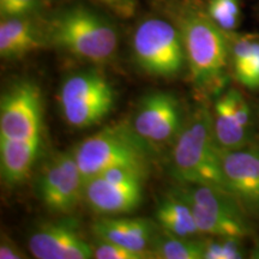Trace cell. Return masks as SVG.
Listing matches in <instances>:
<instances>
[{
	"instance_id": "obj_1",
	"label": "cell",
	"mask_w": 259,
	"mask_h": 259,
	"mask_svg": "<svg viewBox=\"0 0 259 259\" xmlns=\"http://www.w3.org/2000/svg\"><path fill=\"white\" fill-rule=\"evenodd\" d=\"M191 80L208 94L222 93L229 70L228 35L210 19L205 10L181 5L173 10Z\"/></svg>"
},
{
	"instance_id": "obj_2",
	"label": "cell",
	"mask_w": 259,
	"mask_h": 259,
	"mask_svg": "<svg viewBox=\"0 0 259 259\" xmlns=\"http://www.w3.org/2000/svg\"><path fill=\"white\" fill-rule=\"evenodd\" d=\"M48 45L77 59L105 64L118 50V31L105 16L85 5L67 6L47 19Z\"/></svg>"
},
{
	"instance_id": "obj_3",
	"label": "cell",
	"mask_w": 259,
	"mask_h": 259,
	"mask_svg": "<svg viewBox=\"0 0 259 259\" xmlns=\"http://www.w3.org/2000/svg\"><path fill=\"white\" fill-rule=\"evenodd\" d=\"M170 173L183 185H212L226 190L211 109L205 103L190 112L171 145Z\"/></svg>"
},
{
	"instance_id": "obj_4",
	"label": "cell",
	"mask_w": 259,
	"mask_h": 259,
	"mask_svg": "<svg viewBox=\"0 0 259 259\" xmlns=\"http://www.w3.org/2000/svg\"><path fill=\"white\" fill-rule=\"evenodd\" d=\"M84 181L112 169L131 168L149 174L153 149L126 122H119L89 136L73 149Z\"/></svg>"
},
{
	"instance_id": "obj_5",
	"label": "cell",
	"mask_w": 259,
	"mask_h": 259,
	"mask_svg": "<svg viewBox=\"0 0 259 259\" xmlns=\"http://www.w3.org/2000/svg\"><path fill=\"white\" fill-rule=\"evenodd\" d=\"M177 192L191 205L200 234L240 239L253 235L252 218L227 190L212 185H183Z\"/></svg>"
},
{
	"instance_id": "obj_6",
	"label": "cell",
	"mask_w": 259,
	"mask_h": 259,
	"mask_svg": "<svg viewBox=\"0 0 259 259\" xmlns=\"http://www.w3.org/2000/svg\"><path fill=\"white\" fill-rule=\"evenodd\" d=\"M136 63L150 76L171 78L186 63L183 38L176 23L148 17L137 25L132 36Z\"/></svg>"
},
{
	"instance_id": "obj_7",
	"label": "cell",
	"mask_w": 259,
	"mask_h": 259,
	"mask_svg": "<svg viewBox=\"0 0 259 259\" xmlns=\"http://www.w3.org/2000/svg\"><path fill=\"white\" fill-rule=\"evenodd\" d=\"M59 105L70 126L92 127L113 111L115 93L102 73L95 70L80 71L65 79L59 92Z\"/></svg>"
},
{
	"instance_id": "obj_8",
	"label": "cell",
	"mask_w": 259,
	"mask_h": 259,
	"mask_svg": "<svg viewBox=\"0 0 259 259\" xmlns=\"http://www.w3.org/2000/svg\"><path fill=\"white\" fill-rule=\"evenodd\" d=\"M148 174L131 168H112L90 178L84 185V200L101 216L131 213L143 202Z\"/></svg>"
},
{
	"instance_id": "obj_9",
	"label": "cell",
	"mask_w": 259,
	"mask_h": 259,
	"mask_svg": "<svg viewBox=\"0 0 259 259\" xmlns=\"http://www.w3.org/2000/svg\"><path fill=\"white\" fill-rule=\"evenodd\" d=\"M85 181L73 150L58 153L46 162L38 174V198L51 212L69 215L84 199Z\"/></svg>"
},
{
	"instance_id": "obj_10",
	"label": "cell",
	"mask_w": 259,
	"mask_h": 259,
	"mask_svg": "<svg viewBox=\"0 0 259 259\" xmlns=\"http://www.w3.org/2000/svg\"><path fill=\"white\" fill-rule=\"evenodd\" d=\"M185 120L178 97L170 93L156 92L142 99L131 125L155 153L174 144Z\"/></svg>"
},
{
	"instance_id": "obj_11",
	"label": "cell",
	"mask_w": 259,
	"mask_h": 259,
	"mask_svg": "<svg viewBox=\"0 0 259 259\" xmlns=\"http://www.w3.org/2000/svg\"><path fill=\"white\" fill-rule=\"evenodd\" d=\"M42 128L44 103L38 85L27 79L14 83L0 102V138L40 137Z\"/></svg>"
},
{
	"instance_id": "obj_12",
	"label": "cell",
	"mask_w": 259,
	"mask_h": 259,
	"mask_svg": "<svg viewBox=\"0 0 259 259\" xmlns=\"http://www.w3.org/2000/svg\"><path fill=\"white\" fill-rule=\"evenodd\" d=\"M226 190L252 220H259V141L238 149H220Z\"/></svg>"
},
{
	"instance_id": "obj_13",
	"label": "cell",
	"mask_w": 259,
	"mask_h": 259,
	"mask_svg": "<svg viewBox=\"0 0 259 259\" xmlns=\"http://www.w3.org/2000/svg\"><path fill=\"white\" fill-rule=\"evenodd\" d=\"M212 126L220 149H238L255 139L252 109L245 96L235 88L225 89L211 108Z\"/></svg>"
},
{
	"instance_id": "obj_14",
	"label": "cell",
	"mask_w": 259,
	"mask_h": 259,
	"mask_svg": "<svg viewBox=\"0 0 259 259\" xmlns=\"http://www.w3.org/2000/svg\"><path fill=\"white\" fill-rule=\"evenodd\" d=\"M28 248L37 259H90L93 245L83 238L78 225L69 219L44 222L29 236Z\"/></svg>"
},
{
	"instance_id": "obj_15",
	"label": "cell",
	"mask_w": 259,
	"mask_h": 259,
	"mask_svg": "<svg viewBox=\"0 0 259 259\" xmlns=\"http://www.w3.org/2000/svg\"><path fill=\"white\" fill-rule=\"evenodd\" d=\"M157 223L147 219L103 216L93 223L92 229L97 239L115 242L130 250L151 251V246L158 233Z\"/></svg>"
},
{
	"instance_id": "obj_16",
	"label": "cell",
	"mask_w": 259,
	"mask_h": 259,
	"mask_svg": "<svg viewBox=\"0 0 259 259\" xmlns=\"http://www.w3.org/2000/svg\"><path fill=\"white\" fill-rule=\"evenodd\" d=\"M48 45L45 25L31 17L3 18L0 22V56L5 60L22 59Z\"/></svg>"
},
{
	"instance_id": "obj_17",
	"label": "cell",
	"mask_w": 259,
	"mask_h": 259,
	"mask_svg": "<svg viewBox=\"0 0 259 259\" xmlns=\"http://www.w3.org/2000/svg\"><path fill=\"white\" fill-rule=\"evenodd\" d=\"M41 143L42 136L30 139L0 138V168L6 184L18 185L30 176Z\"/></svg>"
},
{
	"instance_id": "obj_18",
	"label": "cell",
	"mask_w": 259,
	"mask_h": 259,
	"mask_svg": "<svg viewBox=\"0 0 259 259\" xmlns=\"http://www.w3.org/2000/svg\"><path fill=\"white\" fill-rule=\"evenodd\" d=\"M229 46V70L245 88L259 90V34L227 32Z\"/></svg>"
},
{
	"instance_id": "obj_19",
	"label": "cell",
	"mask_w": 259,
	"mask_h": 259,
	"mask_svg": "<svg viewBox=\"0 0 259 259\" xmlns=\"http://www.w3.org/2000/svg\"><path fill=\"white\" fill-rule=\"evenodd\" d=\"M155 220L161 231L181 238H196L200 234L191 205L179 193L164 197L157 204Z\"/></svg>"
},
{
	"instance_id": "obj_20",
	"label": "cell",
	"mask_w": 259,
	"mask_h": 259,
	"mask_svg": "<svg viewBox=\"0 0 259 259\" xmlns=\"http://www.w3.org/2000/svg\"><path fill=\"white\" fill-rule=\"evenodd\" d=\"M205 240L181 238L161 231L151 246L155 258L160 259H203Z\"/></svg>"
},
{
	"instance_id": "obj_21",
	"label": "cell",
	"mask_w": 259,
	"mask_h": 259,
	"mask_svg": "<svg viewBox=\"0 0 259 259\" xmlns=\"http://www.w3.org/2000/svg\"><path fill=\"white\" fill-rule=\"evenodd\" d=\"M205 11L213 23L225 32L235 31L240 24V0H209Z\"/></svg>"
},
{
	"instance_id": "obj_22",
	"label": "cell",
	"mask_w": 259,
	"mask_h": 259,
	"mask_svg": "<svg viewBox=\"0 0 259 259\" xmlns=\"http://www.w3.org/2000/svg\"><path fill=\"white\" fill-rule=\"evenodd\" d=\"M244 239L213 236L205 240L203 259H242L246 257Z\"/></svg>"
},
{
	"instance_id": "obj_23",
	"label": "cell",
	"mask_w": 259,
	"mask_h": 259,
	"mask_svg": "<svg viewBox=\"0 0 259 259\" xmlns=\"http://www.w3.org/2000/svg\"><path fill=\"white\" fill-rule=\"evenodd\" d=\"M94 258L96 259H153L155 255L153 251L138 252L130 250L125 246L115 242L97 239L93 244Z\"/></svg>"
},
{
	"instance_id": "obj_24",
	"label": "cell",
	"mask_w": 259,
	"mask_h": 259,
	"mask_svg": "<svg viewBox=\"0 0 259 259\" xmlns=\"http://www.w3.org/2000/svg\"><path fill=\"white\" fill-rule=\"evenodd\" d=\"M44 0H0V17H31L37 14Z\"/></svg>"
},
{
	"instance_id": "obj_25",
	"label": "cell",
	"mask_w": 259,
	"mask_h": 259,
	"mask_svg": "<svg viewBox=\"0 0 259 259\" xmlns=\"http://www.w3.org/2000/svg\"><path fill=\"white\" fill-rule=\"evenodd\" d=\"M97 2L121 17L132 16L136 9V0H97Z\"/></svg>"
},
{
	"instance_id": "obj_26",
	"label": "cell",
	"mask_w": 259,
	"mask_h": 259,
	"mask_svg": "<svg viewBox=\"0 0 259 259\" xmlns=\"http://www.w3.org/2000/svg\"><path fill=\"white\" fill-rule=\"evenodd\" d=\"M0 258L2 259H23L27 258L24 252L18 247L15 241H12L5 234L2 235L0 241Z\"/></svg>"
},
{
	"instance_id": "obj_27",
	"label": "cell",
	"mask_w": 259,
	"mask_h": 259,
	"mask_svg": "<svg viewBox=\"0 0 259 259\" xmlns=\"http://www.w3.org/2000/svg\"><path fill=\"white\" fill-rule=\"evenodd\" d=\"M250 258L253 259H259V241L255 244L253 250L250 252Z\"/></svg>"
}]
</instances>
